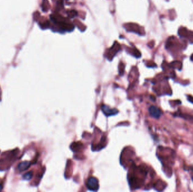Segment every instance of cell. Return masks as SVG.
Instances as JSON below:
<instances>
[{
    "label": "cell",
    "mask_w": 193,
    "mask_h": 192,
    "mask_svg": "<svg viewBox=\"0 0 193 192\" xmlns=\"http://www.w3.org/2000/svg\"><path fill=\"white\" fill-rule=\"evenodd\" d=\"M87 187L91 191H97L99 188L98 180L94 177H91L88 180Z\"/></svg>",
    "instance_id": "cell-1"
},
{
    "label": "cell",
    "mask_w": 193,
    "mask_h": 192,
    "mask_svg": "<svg viewBox=\"0 0 193 192\" xmlns=\"http://www.w3.org/2000/svg\"><path fill=\"white\" fill-rule=\"evenodd\" d=\"M33 175H34V173H33V171H32L27 172V173H24L23 175V179L24 180H30L32 179V177L33 176Z\"/></svg>",
    "instance_id": "cell-5"
},
{
    "label": "cell",
    "mask_w": 193,
    "mask_h": 192,
    "mask_svg": "<svg viewBox=\"0 0 193 192\" xmlns=\"http://www.w3.org/2000/svg\"><path fill=\"white\" fill-rule=\"evenodd\" d=\"M2 189V187L1 185L0 184V191H1Z\"/></svg>",
    "instance_id": "cell-6"
},
{
    "label": "cell",
    "mask_w": 193,
    "mask_h": 192,
    "mask_svg": "<svg viewBox=\"0 0 193 192\" xmlns=\"http://www.w3.org/2000/svg\"><path fill=\"white\" fill-rule=\"evenodd\" d=\"M101 109L102 110L103 113L107 116H113L118 113V110L117 109L110 108L109 106H105V105H103L101 107Z\"/></svg>",
    "instance_id": "cell-3"
},
{
    "label": "cell",
    "mask_w": 193,
    "mask_h": 192,
    "mask_svg": "<svg viewBox=\"0 0 193 192\" xmlns=\"http://www.w3.org/2000/svg\"><path fill=\"white\" fill-rule=\"evenodd\" d=\"M148 112L152 117L156 119L159 118L162 116L161 110L155 106H151L148 109Z\"/></svg>",
    "instance_id": "cell-2"
},
{
    "label": "cell",
    "mask_w": 193,
    "mask_h": 192,
    "mask_svg": "<svg viewBox=\"0 0 193 192\" xmlns=\"http://www.w3.org/2000/svg\"></svg>",
    "instance_id": "cell-7"
},
{
    "label": "cell",
    "mask_w": 193,
    "mask_h": 192,
    "mask_svg": "<svg viewBox=\"0 0 193 192\" xmlns=\"http://www.w3.org/2000/svg\"><path fill=\"white\" fill-rule=\"evenodd\" d=\"M30 166V162L29 161H24L20 162L18 166V169L20 172H23L26 171Z\"/></svg>",
    "instance_id": "cell-4"
}]
</instances>
